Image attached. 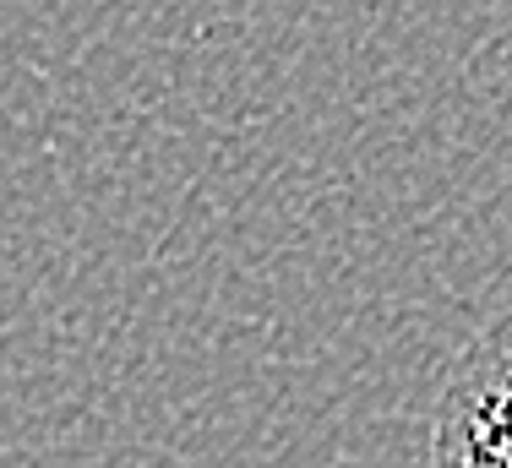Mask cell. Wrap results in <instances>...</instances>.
<instances>
[{
	"label": "cell",
	"mask_w": 512,
	"mask_h": 468,
	"mask_svg": "<svg viewBox=\"0 0 512 468\" xmlns=\"http://www.w3.org/2000/svg\"><path fill=\"white\" fill-rule=\"evenodd\" d=\"M431 468H512V316L447 371L431 420Z\"/></svg>",
	"instance_id": "obj_1"
}]
</instances>
